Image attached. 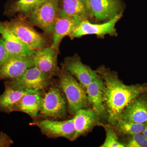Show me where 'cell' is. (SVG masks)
I'll return each instance as SVG.
<instances>
[{
  "instance_id": "6da1fadb",
  "label": "cell",
  "mask_w": 147,
  "mask_h": 147,
  "mask_svg": "<svg viewBox=\"0 0 147 147\" xmlns=\"http://www.w3.org/2000/svg\"><path fill=\"white\" fill-rule=\"evenodd\" d=\"M96 71L103 81V101L108 124L113 127L120 119L123 111L129 102L147 93V84L125 85L119 79L117 74L105 66L100 67Z\"/></svg>"
},
{
  "instance_id": "7a4b0ae2",
  "label": "cell",
  "mask_w": 147,
  "mask_h": 147,
  "mask_svg": "<svg viewBox=\"0 0 147 147\" xmlns=\"http://www.w3.org/2000/svg\"><path fill=\"white\" fill-rule=\"evenodd\" d=\"M59 76L60 87L65 94L70 114L74 115L79 110L88 108L90 105L86 92L81 84L65 70L61 71Z\"/></svg>"
},
{
  "instance_id": "3957f363",
  "label": "cell",
  "mask_w": 147,
  "mask_h": 147,
  "mask_svg": "<svg viewBox=\"0 0 147 147\" xmlns=\"http://www.w3.org/2000/svg\"><path fill=\"white\" fill-rule=\"evenodd\" d=\"M2 24L32 49L38 50L46 47L47 42L45 37L24 19L17 18Z\"/></svg>"
},
{
  "instance_id": "277c9868",
  "label": "cell",
  "mask_w": 147,
  "mask_h": 147,
  "mask_svg": "<svg viewBox=\"0 0 147 147\" xmlns=\"http://www.w3.org/2000/svg\"><path fill=\"white\" fill-rule=\"evenodd\" d=\"M60 0H45L28 14L30 22L48 34H53L54 25L59 17Z\"/></svg>"
},
{
  "instance_id": "5b68a950",
  "label": "cell",
  "mask_w": 147,
  "mask_h": 147,
  "mask_svg": "<svg viewBox=\"0 0 147 147\" xmlns=\"http://www.w3.org/2000/svg\"><path fill=\"white\" fill-rule=\"evenodd\" d=\"M51 78L34 66L28 69L18 78L7 81L5 84L17 88L40 91L49 86Z\"/></svg>"
},
{
  "instance_id": "8992f818",
  "label": "cell",
  "mask_w": 147,
  "mask_h": 147,
  "mask_svg": "<svg viewBox=\"0 0 147 147\" xmlns=\"http://www.w3.org/2000/svg\"><path fill=\"white\" fill-rule=\"evenodd\" d=\"M67 108L66 100L60 90L53 87L42 97L40 113L45 118H62L66 115Z\"/></svg>"
},
{
  "instance_id": "52a82bcc",
  "label": "cell",
  "mask_w": 147,
  "mask_h": 147,
  "mask_svg": "<svg viewBox=\"0 0 147 147\" xmlns=\"http://www.w3.org/2000/svg\"><path fill=\"white\" fill-rule=\"evenodd\" d=\"M34 66L33 56H9L0 64V81L16 79Z\"/></svg>"
},
{
  "instance_id": "ba28073f",
  "label": "cell",
  "mask_w": 147,
  "mask_h": 147,
  "mask_svg": "<svg viewBox=\"0 0 147 147\" xmlns=\"http://www.w3.org/2000/svg\"><path fill=\"white\" fill-rule=\"evenodd\" d=\"M122 16L120 13L107 22L100 24H92L87 19L82 20L76 30L70 36L73 39L86 35L95 34L102 36L106 34L116 33V24Z\"/></svg>"
},
{
  "instance_id": "9c48e42d",
  "label": "cell",
  "mask_w": 147,
  "mask_h": 147,
  "mask_svg": "<svg viewBox=\"0 0 147 147\" xmlns=\"http://www.w3.org/2000/svg\"><path fill=\"white\" fill-rule=\"evenodd\" d=\"M37 125L48 138L63 137L74 141L75 129L72 119L60 121L45 119L38 122Z\"/></svg>"
},
{
  "instance_id": "30bf717a",
  "label": "cell",
  "mask_w": 147,
  "mask_h": 147,
  "mask_svg": "<svg viewBox=\"0 0 147 147\" xmlns=\"http://www.w3.org/2000/svg\"><path fill=\"white\" fill-rule=\"evenodd\" d=\"M90 18L100 21L109 20L120 13L119 0H85Z\"/></svg>"
},
{
  "instance_id": "8fae6325",
  "label": "cell",
  "mask_w": 147,
  "mask_h": 147,
  "mask_svg": "<svg viewBox=\"0 0 147 147\" xmlns=\"http://www.w3.org/2000/svg\"><path fill=\"white\" fill-rule=\"evenodd\" d=\"M63 67L64 70L76 77L79 84L86 89L98 75L96 70H92L89 67L84 64L77 55L66 58Z\"/></svg>"
},
{
  "instance_id": "7c38bea8",
  "label": "cell",
  "mask_w": 147,
  "mask_h": 147,
  "mask_svg": "<svg viewBox=\"0 0 147 147\" xmlns=\"http://www.w3.org/2000/svg\"><path fill=\"white\" fill-rule=\"evenodd\" d=\"M57 53L52 47L37 50L33 55L34 66L51 78L59 75L61 71L58 66Z\"/></svg>"
},
{
  "instance_id": "4fadbf2b",
  "label": "cell",
  "mask_w": 147,
  "mask_h": 147,
  "mask_svg": "<svg viewBox=\"0 0 147 147\" xmlns=\"http://www.w3.org/2000/svg\"><path fill=\"white\" fill-rule=\"evenodd\" d=\"M73 119L75 129L74 141L91 131L94 127L103 125L100 119L92 109H81L74 114Z\"/></svg>"
},
{
  "instance_id": "5bb4252c",
  "label": "cell",
  "mask_w": 147,
  "mask_h": 147,
  "mask_svg": "<svg viewBox=\"0 0 147 147\" xmlns=\"http://www.w3.org/2000/svg\"><path fill=\"white\" fill-rule=\"evenodd\" d=\"M84 19L76 16L59 17L57 18L53 32L52 47L58 51L62 40L67 36L70 35Z\"/></svg>"
},
{
  "instance_id": "9a60e30c",
  "label": "cell",
  "mask_w": 147,
  "mask_h": 147,
  "mask_svg": "<svg viewBox=\"0 0 147 147\" xmlns=\"http://www.w3.org/2000/svg\"><path fill=\"white\" fill-rule=\"evenodd\" d=\"M103 81L98 75L86 88V92L92 109L100 119L107 120L108 115L103 101Z\"/></svg>"
},
{
  "instance_id": "2e32d148",
  "label": "cell",
  "mask_w": 147,
  "mask_h": 147,
  "mask_svg": "<svg viewBox=\"0 0 147 147\" xmlns=\"http://www.w3.org/2000/svg\"><path fill=\"white\" fill-rule=\"evenodd\" d=\"M121 119L131 122L147 124V95L144 94L132 100L124 109Z\"/></svg>"
},
{
  "instance_id": "e0dca14e",
  "label": "cell",
  "mask_w": 147,
  "mask_h": 147,
  "mask_svg": "<svg viewBox=\"0 0 147 147\" xmlns=\"http://www.w3.org/2000/svg\"><path fill=\"white\" fill-rule=\"evenodd\" d=\"M0 34L2 36L9 56H33L36 50L32 49L0 23Z\"/></svg>"
},
{
  "instance_id": "ac0fdd59",
  "label": "cell",
  "mask_w": 147,
  "mask_h": 147,
  "mask_svg": "<svg viewBox=\"0 0 147 147\" xmlns=\"http://www.w3.org/2000/svg\"><path fill=\"white\" fill-rule=\"evenodd\" d=\"M38 92L39 91L27 89L17 88L5 85L4 92L0 96V111L5 113H11L14 105L24 96Z\"/></svg>"
},
{
  "instance_id": "d6986e66",
  "label": "cell",
  "mask_w": 147,
  "mask_h": 147,
  "mask_svg": "<svg viewBox=\"0 0 147 147\" xmlns=\"http://www.w3.org/2000/svg\"><path fill=\"white\" fill-rule=\"evenodd\" d=\"M78 16L84 20L90 18L85 0H60L59 16Z\"/></svg>"
},
{
  "instance_id": "ffe728a7",
  "label": "cell",
  "mask_w": 147,
  "mask_h": 147,
  "mask_svg": "<svg viewBox=\"0 0 147 147\" xmlns=\"http://www.w3.org/2000/svg\"><path fill=\"white\" fill-rule=\"evenodd\" d=\"M42 100L40 92L28 94L24 96L14 105L12 112H23L32 117H36L41 109Z\"/></svg>"
},
{
  "instance_id": "44dd1931",
  "label": "cell",
  "mask_w": 147,
  "mask_h": 147,
  "mask_svg": "<svg viewBox=\"0 0 147 147\" xmlns=\"http://www.w3.org/2000/svg\"><path fill=\"white\" fill-rule=\"evenodd\" d=\"M147 125V124L131 122L120 119L113 127L118 136L123 137L130 134L142 133Z\"/></svg>"
},
{
  "instance_id": "7402d4cb",
  "label": "cell",
  "mask_w": 147,
  "mask_h": 147,
  "mask_svg": "<svg viewBox=\"0 0 147 147\" xmlns=\"http://www.w3.org/2000/svg\"><path fill=\"white\" fill-rule=\"evenodd\" d=\"M45 0H18L11 7L12 13L28 14L37 8Z\"/></svg>"
},
{
  "instance_id": "603a6c76",
  "label": "cell",
  "mask_w": 147,
  "mask_h": 147,
  "mask_svg": "<svg viewBox=\"0 0 147 147\" xmlns=\"http://www.w3.org/2000/svg\"><path fill=\"white\" fill-rule=\"evenodd\" d=\"M106 132V138L100 147H125L119 139L113 126L110 125H103Z\"/></svg>"
},
{
  "instance_id": "cb8c5ba5",
  "label": "cell",
  "mask_w": 147,
  "mask_h": 147,
  "mask_svg": "<svg viewBox=\"0 0 147 147\" xmlns=\"http://www.w3.org/2000/svg\"><path fill=\"white\" fill-rule=\"evenodd\" d=\"M121 142L125 147H147V139L142 133L130 134L123 137Z\"/></svg>"
},
{
  "instance_id": "d4e9b609",
  "label": "cell",
  "mask_w": 147,
  "mask_h": 147,
  "mask_svg": "<svg viewBox=\"0 0 147 147\" xmlns=\"http://www.w3.org/2000/svg\"><path fill=\"white\" fill-rule=\"evenodd\" d=\"M13 144V141L4 132L0 133V147H9Z\"/></svg>"
},
{
  "instance_id": "484cf974",
  "label": "cell",
  "mask_w": 147,
  "mask_h": 147,
  "mask_svg": "<svg viewBox=\"0 0 147 147\" xmlns=\"http://www.w3.org/2000/svg\"><path fill=\"white\" fill-rule=\"evenodd\" d=\"M9 57L3 39L0 38V64L2 63Z\"/></svg>"
},
{
  "instance_id": "4316f807",
  "label": "cell",
  "mask_w": 147,
  "mask_h": 147,
  "mask_svg": "<svg viewBox=\"0 0 147 147\" xmlns=\"http://www.w3.org/2000/svg\"><path fill=\"white\" fill-rule=\"evenodd\" d=\"M142 134H144V136H145V137L147 139V125L146 126V127H145L144 131L142 132Z\"/></svg>"
}]
</instances>
